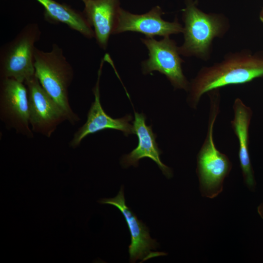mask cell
Listing matches in <instances>:
<instances>
[{"label":"cell","mask_w":263,"mask_h":263,"mask_svg":"<svg viewBox=\"0 0 263 263\" xmlns=\"http://www.w3.org/2000/svg\"><path fill=\"white\" fill-rule=\"evenodd\" d=\"M262 76L263 58L245 50L228 52L221 61L200 69L190 82L188 102L196 109L205 94L228 85L244 84Z\"/></svg>","instance_id":"cell-1"},{"label":"cell","mask_w":263,"mask_h":263,"mask_svg":"<svg viewBox=\"0 0 263 263\" xmlns=\"http://www.w3.org/2000/svg\"><path fill=\"white\" fill-rule=\"evenodd\" d=\"M185 4L182 13L184 41L178 47L179 54L208 61L214 39L223 38L229 30V19L222 14L203 12L195 0H185Z\"/></svg>","instance_id":"cell-2"},{"label":"cell","mask_w":263,"mask_h":263,"mask_svg":"<svg viewBox=\"0 0 263 263\" xmlns=\"http://www.w3.org/2000/svg\"><path fill=\"white\" fill-rule=\"evenodd\" d=\"M207 94L210 101L207 130L197 154L196 172L202 195L213 198L222 191L224 181L231 170L232 163L226 154L218 150L213 138L214 126L220 112V90Z\"/></svg>","instance_id":"cell-3"},{"label":"cell","mask_w":263,"mask_h":263,"mask_svg":"<svg viewBox=\"0 0 263 263\" xmlns=\"http://www.w3.org/2000/svg\"><path fill=\"white\" fill-rule=\"evenodd\" d=\"M34 60L35 75L41 85L63 111L67 121L75 125L80 118L69 103V88L73 79L74 71L62 49L56 44L52 45L50 52L35 47Z\"/></svg>","instance_id":"cell-4"},{"label":"cell","mask_w":263,"mask_h":263,"mask_svg":"<svg viewBox=\"0 0 263 263\" xmlns=\"http://www.w3.org/2000/svg\"><path fill=\"white\" fill-rule=\"evenodd\" d=\"M41 31L36 23L25 25L0 51V78H10L24 83L35 75L34 53Z\"/></svg>","instance_id":"cell-5"},{"label":"cell","mask_w":263,"mask_h":263,"mask_svg":"<svg viewBox=\"0 0 263 263\" xmlns=\"http://www.w3.org/2000/svg\"><path fill=\"white\" fill-rule=\"evenodd\" d=\"M141 40L148 49L149 56L142 62L143 73L158 71L167 77L174 89L188 92L190 82L183 73L182 64L184 61L180 56L176 42L169 37L160 40L153 38H141Z\"/></svg>","instance_id":"cell-6"},{"label":"cell","mask_w":263,"mask_h":263,"mask_svg":"<svg viewBox=\"0 0 263 263\" xmlns=\"http://www.w3.org/2000/svg\"><path fill=\"white\" fill-rule=\"evenodd\" d=\"M0 118L7 128L28 138L33 137L29 123L28 92L24 83L13 78H0Z\"/></svg>","instance_id":"cell-7"},{"label":"cell","mask_w":263,"mask_h":263,"mask_svg":"<svg viewBox=\"0 0 263 263\" xmlns=\"http://www.w3.org/2000/svg\"><path fill=\"white\" fill-rule=\"evenodd\" d=\"M29 123L33 132L47 137L67 120L66 115L45 91L35 75L27 80Z\"/></svg>","instance_id":"cell-8"},{"label":"cell","mask_w":263,"mask_h":263,"mask_svg":"<svg viewBox=\"0 0 263 263\" xmlns=\"http://www.w3.org/2000/svg\"><path fill=\"white\" fill-rule=\"evenodd\" d=\"M98 202L115 207L123 215L131 234V242L129 246L130 262L135 263L138 260L143 262L167 254L165 252L153 251L158 247L159 244L155 239L150 237L148 227L127 206L123 186L115 197L103 198Z\"/></svg>","instance_id":"cell-9"},{"label":"cell","mask_w":263,"mask_h":263,"mask_svg":"<svg viewBox=\"0 0 263 263\" xmlns=\"http://www.w3.org/2000/svg\"><path fill=\"white\" fill-rule=\"evenodd\" d=\"M104 58L101 61L97 73V79L93 92L94 101L88 111L85 124L75 133L69 143L72 148H76L87 136L106 129H113L121 131L126 136L134 133L133 125L130 122L132 117L130 114L119 118H113L108 115L103 109L100 102V79Z\"/></svg>","instance_id":"cell-10"},{"label":"cell","mask_w":263,"mask_h":263,"mask_svg":"<svg viewBox=\"0 0 263 263\" xmlns=\"http://www.w3.org/2000/svg\"><path fill=\"white\" fill-rule=\"evenodd\" d=\"M163 14L159 6L141 15L133 14L120 8L113 34L132 31L144 34L146 38H153L183 33V27L178 19L172 22L164 20L161 17Z\"/></svg>","instance_id":"cell-11"},{"label":"cell","mask_w":263,"mask_h":263,"mask_svg":"<svg viewBox=\"0 0 263 263\" xmlns=\"http://www.w3.org/2000/svg\"><path fill=\"white\" fill-rule=\"evenodd\" d=\"M146 120L143 113L134 112L133 129L138 138V145L130 153L122 156L121 164L124 168L131 166L136 167L140 159L149 158L155 162L167 178H170L172 176V170L161 161L160 155L162 152L156 141V135L153 133L151 126L147 125Z\"/></svg>","instance_id":"cell-12"},{"label":"cell","mask_w":263,"mask_h":263,"mask_svg":"<svg viewBox=\"0 0 263 263\" xmlns=\"http://www.w3.org/2000/svg\"><path fill=\"white\" fill-rule=\"evenodd\" d=\"M120 0H87L83 13L94 28V37L99 46L107 48L109 39L115 29Z\"/></svg>","instance_id":"cell-13"},{"label":"cell","mask_w":263,"mask_h":263,"mask_svg":"<svg viewBox=\"0 0 263 263\" xmlns=\"http://www.w3.org/2000/svg\"><path fill=\"white\" fill-rule=\"evenodd\" d=\"M233 110L234 117L231 125L239 142V158L244 180L248 188L254 191L256 181L249 151V129L252 111L239 98L235 99Z\"/></svg>","instance_id":"cell-14"},{"label":"cell","mask_w":263,"mask_h":263,"mask_svg":"<svg viewBox=\"0 0 263 263\" xmlns=\"http://www.w3.org/2000/svg\"><path fill=\"white\" fill-rule=\"evenodd\" d=\"M44 8V19L52 23L66 24L88 38L94 37V33L84 13L65 3L54 0H37Z\"/></svg>","instance_id":"cell-15"},{"label":"cell","mask_w":263,"mask_h":263,"mask_svg":"<svg viewBox=\"0 0 263 263\" xmlns=\"http://www.w3.org/2000/svg\"><path fill=\"white\" fill-rule=\"evenodd\" d=\"M257 211L259 215L263 219V202L258 207Z\"/></svg>","instance_id":"cell-16"},{"label":"cell","mask_w":263,"mask_h":263,"mask_svg":"<svg viewBox=\"0 0 263 263\" xmlns=\"http://www.w3.org/2000/svg\"><path fill=\"white\" fill-rule=\"evenodd\" d=\"M261 19L263 21V9L261 13Z\"/></svg>","instance_id":"cell-17"},{"label":"cell","mask_w":263,"mask_h":263,"mask_svg":"<svg viewBox=\"0 0 263 263\" xmlns=\"http://www.w3.org/2000/svg\"><path fill=\"white\" fill-rule=\"evenodd\" d=\"M84 3L86 2L87 0H81Z\"/></svg>","instance_id":"cell-18"},{"label":"cell","mask_w":263,"mask_h":263,"mask_svg":"<svg viewBox=\"0 0 263 263\" xmlns=\"http://www.w3.org/2000/svg\"><path fill=\"white\" fill-rule=\"evenodd\" d=\"M195 1L197 3H198V0H195Z\"/></svg>","instance_id":"cell-19"}]
</instances>
